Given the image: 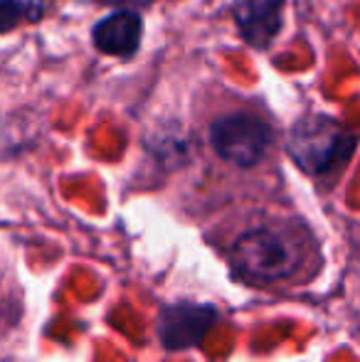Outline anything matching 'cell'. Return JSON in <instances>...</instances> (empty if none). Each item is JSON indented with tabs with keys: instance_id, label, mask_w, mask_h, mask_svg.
I'll list each match as a JSON object with an SVG mask.
<instances>
[{
	"instance_id": "6da1fadb",
	"label": "cell",
	"mask_w": 360,
	"mask_h": 362,
	"mask_svg": "<svg viewBox=\"0 0 360 362\" xmlns=\"http://www.w3.org/2000/svg\"><path fill=\"white\" fill-rule=\"evenodd\" d=\"M232 259L237 269L255 281H279L298 272L303 247L298 237L281 229H252L235 242Z\"/></svg>"
},
{
	"instance_id": "7a4b0ae2",
	"label": "cell",
	"mask_w": 360,
	"mask_h": 362,
	"mask_svg": "<svg viewBox=\"0 0 360 362\" xmlns=\"http://www.w3.org/2000/svg\"><path fill=\"white\" fill-rule=\"evenodd\" d=\"M356 136L328 116H306L291 129L286 151L301 170L321 175L351 158Z\"/></svg>"
},
{
	"instance_id": "3957f363",
	"label": "cell",
	"mask_w": 360,
	"mask_h": 362,
	"mask_svg": "<svg viewBox=\"0 0 360 362\" xmlns=\"http://www.w3.org/2000/svg\"><path fill=\"white\" fill-rule=\"evenodd\" d=\"M210 144L215 153L235 165L250 168L265 158L272 146V129L252 114H227L210 126Z\"/></svg>"
},
{
	"instance_id": "277c9868",
	"label": "cell",
	"mask_w": 360,
	"mask_h": 362,
	"mask_svg": "<svg viewBox=\"0 0 360 362\" xmlns=\"http://www.w3.org/2000/svg\"><path fill=\"white\" fill-rule=\"evenodd\" d=\"M217 320V313L210 305L180 303L168 305L158 318V335L166 348H192L207 335L210 325Z\"/></svg>"
},
{
	"instance_id": "5b68a950",
	"label": "cell",
	"mask_w": 360,
	"mask_h": 362,
	"mask_svg": "<svg viewBox=\"0 0 360 362\" xmlns=\"http://www.w3.org/2000/svg\"><path fill=\"white\" fill-rule=\"evenodd\" d=\"M141 35H144V23L139 15L131 10H119L99 20L91 37L99 52L111 54V57H131L139 49Z\"/></svg>"
},
{
	"instance_id": "8992f818",
	"label": "cell",
	"mask_w": 360,
	"mask_h": 362,
	"mask_svg": "<svg viewBox=\"0 0 360 362\" xmlns=\"http://www.w3.org/2000/svg\"><path fill=\"white\" fill-rule=\"evenodd\" d=\"M284 0H240L235 8L237 28L252 47H267L281 28Z\"/></svg>"
},
{
	"instance_id": "52a82bcc",
	"label": "cell",
	"mask_w": 360,
	"mask_h": 362,
	"mask_svg": "<svg viewBox=\"0 0 360 362\" xmlns=\"http://www.w3.org/2000/svg\"><path fill=\"white\" fill-rule=\"evenodd\" d=\"M40 10H35L28 0H0V33L18 28L25 20H37Z\"/></svg>"
}]
</instances>
